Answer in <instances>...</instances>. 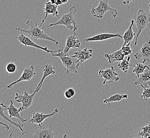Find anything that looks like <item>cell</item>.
Instances as JSON below:
<instances>
[{"label":"cell","mask_w":150,"mask_h":138,"mask_svg":"<svg viewBox=\"0 0 150 138\" xmlns=\"http://www.w3.org/2000/svg\"><path fill=\"white\" fill-rule=\"evenodd\" d=\"M26 25L28 27V29H21L20 27H16L15 29L21 32H25L29 35L30 37L34 41L38 39L47 40L49 42H52L57 45H59V42L51 37L47 32L44 30V27L38 26L36 22L32 20H27L26 23Z\"/></svg>","instance_id":"obj_1"},{"label":"cell","mask_w":150,"mask_h":138,"mask_svg":"<svg viewBox=\"0 0 150 138\" xmlns=\"http://www.w3.org/2000/svg\"><path fill=\"white\" fill-rule=\"evenodd\" d=\"M134 28L135 30L136 37L134 45L137 44L138 38L141 34L142 32L144 30L150 23V12L146 11L143 9H140L134 15L133 19Z\"/></svg>","instance_id":"obj_2"},{"label":"cell","mask_w":150,"mask_h":138,"mask_svg":"<svg viewBox=\"0 0 150 138\" xmlns=\"http://www.w3.org/2000/svg\"><path fill=\"white\" fill-rule=\"evenodd\" d=\"M78 11L76 6H73L70 7L69 12L62 15L59 20L54 23L50 24L49 27L53 26L61 25L66 27L67 28L69 29L73 32H77L78 26L77 24V20L75 19V15Z\"/></svg>","instance_id":"obj_3"},{"label":"cell","mask_w":150,"mask_h":138,"mask_svg":"<svg viewBox=\"0 0 150 138\" xmlns=\"http://www.w3.org/2000/svg\"><path fill=\"white\" fill-rule=\"evenodd\" d=\"M52 55L53 57H58L60 58L63 65L66 68L67 75H69L70 72L78 73V68L80 65L79 62L76 58L65 54L64 53V49H57V52L52 53Z\"/></svg>","instance_id":"obj_4"},{"label":"cell","mask_w":150,"mask_h":138,"mask_svg":"<svg viewBox=\"0 0 150 138\" xmlns=\"http://www.w3.org/2000/svg\"><path fill=\"white\" fill-rule=\"evenodd\" d=\"M109 0H100L97 7H93L91 10V14L98 19H102L108 11L111 12L113 17L115 18L118 15L117 9L112 8L109 5Z\"/></svg>","instance_id":"obj_5"},{"label":"cell","mask_w":150,"mask_h":138,"mask_svg":"<svg viewBox=\"0 0 150 138\" xmlns=\"http://www.w3.org/2000/svg\"><path fill=\"white\" fill-rule=\"evenodd\" d=\"M98 75L100 78L103 79V84H105L107 82L113 83L118 82L120 80L118 73L117 72L113 66L108 67L104 70L101 69L98 71Z\"/></svg>","instance_id":"obj_6"},{"label":"cell","mask_w":150,"mask_h":138,"mask_svg":"<svg viewBox=\"0 0 150 138\" xmlns=\"http://www.w3.org/2000/svg\"><path fill=\"white\" fill-rule=\"evenodd\" d=\"M37 92L35 91L32 94H29L27 92H25L23 95H20L18 93H16L15 101L18 103H21L22 105L20 107V111L22 112L25 109H28L32 106L33 103L34 96Z\"/></svg>","instance_id":"obj_7"},{"label":"cell","mask_w":150,"mask_h":138,"mask_svg":"<svg viewBox=\"0 0 150 138\" xmlns=\"http://www.w3.org/2000/svg\"><path fill=\"white\" fill-rule=\"evenodd\" d=\"M16 38L17 39L18 41L20 42L21 44L23 45L24 46H29V47H32L33 48H35L37 49L42 50L43 51L46 52L47 53H53L57 52V50L55 51H52L50 49H48V48L46 46H41L38 45V44L36 43L34 40H33L31 38L28 37L26 35L23 34V32H21L18 36H17Z\"/></svg>","instance_id":"obj_8"},{"label":"cell","mask_w":150,"mask_h":138,"mask_svg":"<svg viewBox=\"0 0 150 138\" xmlns=\"http://www.w3.org/2000/svg\"><path fill=\"white\" fill-rule=\"evenodd\" d=\"M36 75L35 71V68L34 65H31L30 66H27L23 70V72L21 75L20 78L17 80L13 81L11 84H8L6 88L8 89H11L13 86H15L16 84L23 81H30L32 78L35 77Z\"/></svg>","instance_id":"obj_9"},{"label":"cell","mask_w":150,"mask_h":138,"mask_svg":"<svg viewBox=\"0 0 150 138\" xmlns=\"http://www.w3.org/2000/svg\"><path fill=\"white\" fill-rule=\"evenodd\" d=\"M59 112V110L57 108H55L53 112L50 114H44L43 113L33 112L31 117L29 119L30 125H31L33 124H36L39 127H41L43 125L44 121L46 118H50L54 116L57 114Z\"/></svg>","instance_id":"obj_10"},{"label":"cell","mask_w":150,"mask_h":138,"mask_svg":"<svg viewBox=\"0 0 150 138\" xmlns=\"http://www.w3.org/2000/svg\"><path fill=\"white\" fill-rule=\"evenodd\" d=\"M113 38L122 39V36L118 33L112 34V33H100L93 36L92 37L87 38L84 39V41L86 43L89 42H102L105 40H109Z\"/></svg>","instance_id":"obj_11"},{"label":"cell","mask_w":150,"mask_h":138,"mask_svg":"<svg viewBox=\"0 0 150 138\" xmlns=\"http://www.w3.org/2000/svg\"><path fill=\"white\" fill-rule=\"evenodd\" d=\"M55 133L52 129V125H47L46 127L43 125L36 131L34 133L30 135L28 138H54Z\"/></svg>","instance_id":"obj_12"},{"label":"cell","mask_w":150,"mask_h":138,"mask_svg":"<svg viewBox=\"0 0 150 138\" xmlns=\"http://www.w3.org/2000/svg\"><path fill=\"white\" fill-rule=\"evenodd\" d=\"M134 58L137 60L142 59L143 60V63L149 62L150 60V40L146 41L139 52L134 54Z\"/></svg>","instance_id":"obj_13"},{"label":"cell","mask_w":150,"mask_h":138,"mask_svg":"<svg viewBox=\"0 0 150 138\" xmlns=\"http://www.w3.org/2000/svg\"><path fill=\"white\" fill-rule=\"evenodd\" d=\"M81 46V40L76 37V34H71L67 38L66 42L64 49V53L66 55L68 54L70 49L79 48Z\"/></svg>","instance_id":"obj_14"},{"label":"cell","mask_w":150,"mask_h":138,"mask_svg":"<svg viewBox=\"0 0 150 138\" xmlns=\"http://www.w3.org/2000/svg\"><path fill=\"white\" fill-rule=\"evenodd\" d=\"M43 9L45 17L42 20L41 23L40 25V27H42L43 24L45 23L49 15H52L53 17H57L59 15L58 6H56L55 4H52L50 2V1H47L45 3V6Z\"/></svg>","instance_id":"obj_15"},{"label":"cell","mask_w":150,"mask_h":138,"mask_svg":"<svg viewBox=\"0 0 150 138\" xmlns=\"http://www.w3.org/2000/svg\"><path fill=\"white\" fill-rule=\"evenodd\" d=\"M93 52V49L85 48L84 49L78 50L77 52H75L72 56L76 58L79 63H83L92 57Z\"/></svg>","instance_id":"obj_16"},{"label":"cell","mask_w":150,"mask_h":138,"mask_svg":"<svg viewBox=\"0 0 150 138\" xmlns=\"http://www.w3.org/2000/svg\"><path fill=\"white\" fill-rule=\"evenodd\" d=\"M135 85L139 84L142 87H150V68L147 66L144 72L139 75L134 82Z\"/></svg>","instance_id":"obj_17"},{"label":"cell","mask_w":150,"mask_h":138,"mask_svg":"<svg viewBox=\"0 0 150 138\" xmlns=\"http://www.w3.org/2000/svg\"><path fill=\"white\" fill-rule=\"evenodd\" d=\"M6 109H7L8 112L9 113V118H17L19 119L21 122H25L27 121V119H25L23 118L22 114H21L20 108H17L15 106V104L13 103V101L11 100L10 105L6 107Z\"/></svg>","instance_id":"obj_18"},{"label":"cell","mask_w":150,"mask_h":138,"mask_svg":"<svg viewBox=\"0 0 150 138\" xmlns=\"http://www.w3.org/2000/svg\"><path fill=\"white\" fill-rule=\"evenodd\" d=\"M43 77L40 80V82L38 83V86L36 88L35 91L36 92H39V91L40 90L42 87L43 86V84L44 81L45 80V79H46L47 77H48L50 75H54L55 74V71H54V67L52 66L51 64H47L44 68L43 70Z\"/></svg>","instance_id":"obj_19"},{"label":"cell","mask_w":150,"mask_h":138,"mask_svg":"<svg viewBox=\"0 0 150 138\" xmlns=\"http://www.w3.org/2000/svg\"><path fill=\"white\" fill-rule=\"evenodd\" d=\"M133 27H134V21L133 20H132L130 26L128 27L127 30L125 32L124 34L122 36V39H124V43L122 44V46L130 45L131 42L133 41L134 38L135 37L136 33L135 32H134L133 30Z\"/></svg>","instance_id":"obj_20"},{"label":"cell","mask_w":150,"mask_h":138,"mask_svg":"<svg viewBox=\"0 0 150 138\" xmlns=\"http://www.w3.org/2000/svg\"><path fill=\"white\" fill-rule=\"evenodd\" d=\"M0 110H1V113H0V116L1 118L4 119V120H6V121H8L9 123L13 124L14 126L17 127L18 129H20V131H21L23 132L26 133L27 134V132H25L23 129V124L21 123V122H19V123H17L15 121H12L10 120V118L9 117L6 116V114L4 113V109H6V106L3 103H1V106H0Z\"/></svg>","instance_id":"obj_21"},{"label":"cell","mask_w":150,"mask_h":138,"mask_svg":"<svg viewBox=\"0 0 150 138\" xmlns=\"http://www.w3.org/2000/svg\"><path fill=\"white\" fill-rule=\"evenodd\" d=\"M104 56L110 64L116 62H121L125 58L124 55L123 54L121 49L111 54L108 53L105 54Z\"/></svg>","instance_id":"obj_22"},{"label":"cell","mask_w":150,"mask_h":138,"mask_svg":"<svg viewBox=\"0 0 150 138\" xmlns=\"http://www.w3.org/2000/svg\"><path fill=\"white\" fill-rule=\"evenodd\" d=\"M128 97V95L127 94H115L107 98L103 97L104 101L103 103L108 104L109 106H111L110 104L114 102H119L122 101V99H127Z\"/></svg>","instance_id":"obj_23"},{"label":"cell","mask_w":150,"mask_h":138,"mask_svg":"<svg viewBox=\"0 0 150 138\" xmlns=\"http://www.w3.org/2000/svg\"><path fill=\"white\" fill-rule=\"evenodd\" d=\"M130 60H131L130 55L128 56H126L123 60L120 62V63L118 64L119 68L125 73H127L130 67L134 66V64L130 63Z\"/></svg>","instance_id":"obj_24"},{"label":"cell","mask_w":150,"mask_h":138,"mask_svg":"<svg viewBox=\"0 0 150 138\" xmlns=\"http://www.w3.org/2000/svg\"><path fill=\"white\" fill-rule=\"evenodd\" d=\"M147 66H148L147 65L144 64L143 63H137L135 64H134V69L133 70V72L135 73L137 78L139 76V75L144 72L145 69H146Z\"/></svg>","instance_id":"obj_25"},{"label":"cell","mask_w":150,"mask_h":138,"mask_svg":"<svg viewBox=\"0 0 150 138\" xmlns=\"http://www.w3.org/2000/svg\"><path fill=\"white\" fill-rule=\"evenodd\" d=\"M138 136L142 137L143 138H147L150 136V123L142 127L141 131L138 133Z\"/></svg>","instance_id":"obj_26"},{"label":"cell","mask_w":150,"mask_h":138,"mask_svg":"<svg viewBox=\"0 0 150 138\" xmlns=\"http://www.w3.org/2000/svg\"><path fill=\"white\" fill-rule=\"evenodd\" d=\"M18 66L14 62H10L6 66V70L8 74H13L17 71Z\"/></svg>","instance_id":"obj_27"},{"label":"cell","mask_w":150,"mask_h":138,"mask_svg":"<svg viewBox=\"0 0 150 138\" xmlns=\"http://www.w3.org/2000/svg\"><path fill=\"white\" fill-rule=\"evenodd\" d=\"M143 88V90L142 92V95L141 96V98H143L145 101H148V99L150 98V87L145 88L142 87Z\"/></svg>","instance_id":"obj_28"},{"label":"cell","mask_w":150,"mask_h":138,"mask_svg":"<svg viewBox=\"0 0 150 138\" xmlns=\"http://www.w3.org/2000/svg\"><path fill=\"white\" fill-rule=\"evenodd\" d=\"M75 94L76 92H75V89L72 88H69L67 89L64 92V96L67 99H69L75 96Z\"/></svg>","instance_id":"obj_29"},{"label":"cell","mask_w":150,"mask_h":138,"mask_svg":"<svg viewBox=\"0 0 150 138\" xmlns=\"http://www.w3.org/2000/svg\"><path fill=\"white\" fill-rule=\"evenodd\" d=\"M122 52L125 56H130L133 52V49H131L130 45H128L126 46H122L121 48Z\"/></svg>","instance_id":"obj_30"},{"label":"cell","mask_w":150,"mask_h":138,"mask_svg":"<svg viewBox=\"0 0 150 138\" xmlns=\"http://www.w3.org/2000/svg\"><path fill=\"white\" fill-rule=\"evenodd\" d=\"M135 0H122V3L125 5H128L132 2H134Z\"/></svg>","instance_id":"obj_31"},{"label":"cell","mask_w":150,"mask_h":138,"mask_svg":"<svg viewBox=\"0 0 150 138\" xmlns=\"http://www.w3.org/2000/svg\"><path fill=\"white\" fill-rule=\"evenodd\" d=\"M1 124L3 125V126L4 127L6 128V130H10V126H9V125H7V124H6V123H3V122H1Z\"/></svg>","instance_id":"obj_32"},{"label":"cell","mask_w":150,"mask_h":138,"mask_svg":"<svg viewBox=\"0 0 150 138\" xmlns=\"http://www.w3.org/2000/svg\"><path fill=\"white\" fill-rule=\"evenodd\" d=\"M55 4L58 6H62L63 4V3L62 2V1L61 0H56Z\"/></svg>","instance_id":"obj_33"},{"label":"cell","mask_w":150,"mask_h":138,"mask_svg":"<svg viewBox=\"0 0 150 138\" xmlns=\"http://www.w3.org/2000/svg\"><path fill=\"white\" fill-rule=\"evenodd\" d=\"M25 133H26L23 132V133H22V134L20 135V137H19V138H22V137H23V135H24V134H25ZM12 136H13V134H12V133H10V134L9 135V137H8V138H13V137H12Z\"/></svg>","instance_id":"obj_34"},{"label":"cell","mask_w":150,"mask_h":138,"mask_svg":"<svg viewBox=\"0 0 150 138\" xmlns=\"http://www.w3.org/2000/svg\"><path fill=\"white\" fill-rule=\"evenodd\" d=\"M61 1L63 3V4H66V3H67L69 0H61Z\"/></svg>","instance_id":"obj_35"},{"label":"cell","mask_w":150,"mask_h":138,"mask_svg":"<svg viewBox=\"0 0 150 138\" xmlns=\"http://www.w3.org/2000/svg\"><path fill=\"white\" fill-rule=\"evenodd\" d=\"M50 2L52 4H55V2H56V0H49Z\"/></svg>","instance_id":"obj_36"},{"label":"cell","mask_w":150,"mask_h":138,"mask_svg":"<svg viewBox=\"0 0 150 138\" xmlns=\"http://www.w3.org/2000/svg\"><path fill=\"white\" fill-rule=\"evenodd\" d=\"M64 138H68V136L67 135V134H65V135H64Z\"/></svg>","instance_id":"obj_37"},{"label":"cell","mask_w":150,"mask_h":138,"mask_svg":"<svg viewBox=\"0 0 150 138\" xmlns=\"http://www.w3.org/2000/svg\"><path fill=\"white\" fill-rule=\"evenodd\" d=\"M149 11L150 12V2L149 3Z\"/></svg>","instance_id":"obj_38"},{"label":"cell","mask_w":150,"mask_h":138,"mask_svg":"<svg viewBox=\"0 0 150 138\" xmlns=\"http://www.w3.org/2000/svg\"><path fill=\"white\" fill-rule=\"evenodd\" d=\"M147 138H150V136H149V137H148Z\"/></svg>","instance_id":"obj_39"},{"label":"cell","mask_w":150,"mask_h":138,"mask_svg":"<svg viewBox=\"0 0 150 138\" xmlns=\"http://www.w3.org/2000/svg\"></svg>","instance_id":"obj_40"}]
</instances>
